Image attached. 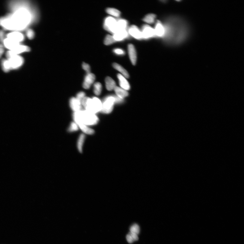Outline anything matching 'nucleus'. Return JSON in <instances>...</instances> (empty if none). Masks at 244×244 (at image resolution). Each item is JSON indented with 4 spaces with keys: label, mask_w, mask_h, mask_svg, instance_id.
I'll return each instance as SVG.
<instances>
[{
    "label": "nucleus",
    "mask_w": 244,
    "mask_h": 244,
    "mask_svg": "<svg viewBox=\"0 0 244 244\" xmlns=\"http://www.w3.org/2000/svg\"><path fill=\"white\" fill-rule=\"evenodd\" d=\"M29 8H22L14 13L0 18V26L8 30H22L26 28L33 19V14Z\"/></svg>",
    "instance_id": "nucleus-1"
},
{
    "label": "nucleus",
    "mask_w": 244,
    "mask_h": 244,
    "mask_svg": "<svg viewBox=\"0 0 244 244\" xmlns=\"http://www.w3.org/2000/svg\"><path fill=\"white\" fill-rule=\"evenodd\" d=\"M172 23V28H170V36L172 41L179 43L185 40L188 34V29L187 25L182 20L175 19Z\"/></svg>",
    "instance_id": "nucleus-2"
},
{
    "label": "nucleus",
    "mask_w": 244,
    "mask_h": 244,
    "mask_svg": "<svg viewBox=\"0 0 244 244\" xmlns=\"http://www.w3.org/2000/svg\"><path fill=\"white\" fill-rule=\"evenodd\" d=\"M73 118L77 125L83 124L87 126L94 125L98 123L99 121L95 114L86 110L74 112Z\"/></svg>",
    "instance_id": "nucleus-3"
},
{
    "label": "nucleus",
    "mask_w": 244,
    "mask_h": 244,
    "mask_svg": "<svg viewBox=\"0 0 244 244\" xmlns=\"http://www.w3.org/2000/svg\"><path fill=\"white\" fill-rule=\"evenodd\" d=\"M81 104L85 107L86 110L95 114L100 112L102 110V102L96 97L91 98L85 97L82 100Z\"/></svg>",
    "instance_id": "nucleus-4"
},
{
    "label": "nucleus",
    "mask_w": 244,
    "mask_h": 244,
    "mask_svg": "<svg viewBox=\"0 0 244 244\" xmlns=\"http://www.w3.org/2000/svg\"><path fill=\"white\" fill-rule=\"evenodd\" d=\"M6 55L11 70L19 68L24 62V59L22 57L14 54L11 51H8Z\"/></svg>",
    "instance_id": "nucleus-5"
},
{
    "label": "nucleus",
    "mask_w": 244,
    "mask_h": 244,
    "mask_svg": "<svg viewBox=\"0 0 244 244\" xmlns=\"http://www.w3.org/2000/svg\"><path fill=\"white\" fill-rule=\"evenodd\" d=\"M102 103V108L100 112L104 114H109L112 111L115 102L114 96L107 97Z\"/></svg>",
    "instance_id": "nucleus-6"
},
{
    "label": "nucleus",
    "mask_w": 244,
    "mask_h": 244,
    "mask_svg": "<svg viewBox=\"0 0 244 244\" xmlns=\"http://www.w3.org/2000/svg\"><path fill=\"white\" fill-rule=\"evenodd\" d=\"M104 27L105 30L114 34L117 31V20L113 17H108L104 20Z\"/></svg>",
    "instance_id": "nucleus-7"
},
{
    "label": "nucleus",
    "mask_w": 244,
    "mask_h": 244,
    "mask_svg": "<svg viewBox=\"0 0 244 244\" xmlns=\"http://www.w3.org/2000/svg\"><path fill=\"white\" fill-rule=\"evenodd\" d=\"M141 32L142 39H148L155 36L154 29L148 25L143 26Z\"/></svg>",
    "instance_id": "nucleus-8"
},
{
    "label": "nucleus",
    "mask_w": 244,
    "mask_h": 244,
    "mask_svg": "<svg viewBox=\"0 0 244 244\" xmlns=\"http://www.w3.org/2000/svg\"><path fill=\"white\" fill-rule=\"evenodd\" d=\"M95 79V76L93 74L90 73L87 74L84 79L83 87L84 89H89Z\"/></svg>",
    "instance_id": "nucleus-9"
},
{
    "label": "nucleus",
    "mask_w": 244,
    "mask_h": 244,
    "mask_svg": "<svg viewBox=\"0 0 244 244\" xmlns=\"http://www.w3.org/2000/svg\"><path fill=\"white\" fill-rule=\"evenodd\" d=\"M129 33L132 36L137 39H142L141 31H140L137 27L134 25L130 27L129 29Z\"/></svg>",
    "instance_id": "nucleus-10"
},
{
    "label": "nucleus",
    "mask_w": 244,
    "mask_h": 244,
    "mask_svg": "<svg viewBox=\"0 0 244 244\" xmlns=\"http://www.w3.org/2000/svg\"><path fill=\"white\" fill-rule=\"evenodd\" d=\"M128 53L130 60L132 64L135 65L137 61V54L135 48L132 44H130L128 46Z\"/></svg>",
    "instance_id": "nucleus-11"
},
{
    "label": "nucleus",
    "mask_w": 244,
    "mask_h": 244,
    "mask_svg": "<svg viewBox=\"0 0 244 244\" xmlns=\"http://www.w3.org/2000/svg\"><path fill=\"white\" fill-rule=\"evenodd\" d=\"M7 37V38L19 43L24 39V37L22 34L16 32L8 34Z\"/></svg>",
    "instance_id": "nucleus-12"
},
{
    "label": "nucleus",
    "mask_w": 244,
    "mask_h": 244,
    "mask_svg": "<svg viewBox=\"0 0 244 244\" xmlns=\"http://www.w3.org/2000/svg\"><path fill=\"white\" fill-rule=\"evenodd\" d=\"M128 36V33L126 30H119L114 34L113 37L116 41L123 40Z\"/></svg>",
    "instance_id": "nucleus-13"
},
{
    "label": "nucleus",
    "mask_w": 244,
    "mask_h": 244,
    "mask_svg": "<svg viewBox=\"0 0 244 244\" xmlns=\"http://www.w3.org/2000/svg\"><path fill=\"white\" fill-rule=\"evenodd\" d=\"M154 31L155 36L159 37L163 36L165 33V29L159 21H158L156 25Z\"/></svg>",
    "instance_id": "nucleus-14"
},
{
    "label": "nucleus",
    "mask_w": 244,
    "mask_h": 244,
    "mask_svg": "<svg viewBox=\"0 0 244 244\" xmlns=\"http://www.w3.org/2000/svg\"><path fill=\"white\" fill-rule=\"evenodd\" d=\"M70 106L74 112L81 110V104L79 101L75 97H72L70 100Z\"/></svg>",
    "instance_id": "nucleus-15"
},
{
    "label": "nucleus",
    "mask_w": 244,
    "mask_h": 244,
    "mask_svg": "<svg viewBox=\"0 0 244 244\" xmlns=\"http://www.w3.org/2000/svg\"><path fill=\"white\" fill-rule=\"evenodd\" d=\"M117 77L119 80L120 85L121 88L126 91L129 90L130 88V85L125 77L121 74H118Z\"/></svg>",
    "instance_id": "nucleus-16"
},
{
    "label": "nucleus",
    "mask_w": 244,
    "mask_h": 244,
    "mask_svg": "<svg viewBox=\"0 0 244 244\" xmlns=\"http://www.w3.org/2000/svg\"><path fill=\"white\" fill-rule=\"evenodd\" d=\"M30 48L27 46L19 45L11 50H10L14 54L18 55L24 52L30 51Z\"/></svg>",
    "instance_id": "nucleus-17"
},
{
    "label": "nucleus",
    "mask_w": 244,
    "mask_h": 244,
    "mask_svg": "<svg viewBox=\"0 0 244 244\" xmlns=\"http://www.w3.org/2000/svg\"><path fill=\"white\" fill-rule=\"evenodd\" d=\"M3 43L5 47L10 50H12L16 46L20 45V43L13 41L7 38L4 39Z\"/></svg>",
    "instance_id": "nucleus-18"
},
{
    "label": "nucleus",
    "mask_w": 244,
    "mask_h": 244,
    "mask_svg": "<svg viewBox=\"0 0 244 244\" xmlns=\"http://www.w3.org/2000/svg\"><path fill=\"white\" fill-rule=\"evenodd\" d=\"M117 96L121 99L126 97L129 95L128 92L121 88L116 87L114 89Z\"/></svg>",
    "instance_id": "nucleus-19"
},
{
    "label": "nucleus",
    "mask_w": 244,
    "mask_h": 244,
    "mask_svg": "<svg viewBox=\"0 0 244 244\" xmlns=\"http://www.w3.org/2000/svg\"><path fill=\"white\" fill-rule=\"evenodd\" d=\"M105 83L107 89L109 91H112L114 90L115 87H116L115 81L110 77H108L106 78L105 80Z\"/></svg>",
    "instance_id": "nucleus-20"
},
{
    "label": "nucleus",
    "mask_w": 244,
    "mask_h": 244,
    "mask_svg": "<svg viewBox=\"0 0 244 244\" xmlns=\"http://www.w3.org/2000/svg\"><path fill=\"white\" fill-rule=\"evenodd\" d=\"M113 66L114 68L121 73L122 74H123L122 75L124 77L126 78H128L129 77V75L128 72L121 65L117 64V63H114L113 64Z\"/></svg>",
    "instance_id": "nucleus-21"
},
{
    "label": "nucleus",
    "mask_w": 244,
    "mask_h": 244,
    "mask_svg": "<svg viewBox=\"0 0 244 244\" xmlns=\"http://www.w3.org/2000/svg\"><path fill=\"white\" fill-rule=\"evenodd\" d=\"M86 136L85 135L82 134L80 135L77 140V148L78 150L80 153L83 152V147L85 142Z\"/></svg>",
    "instance_id": "nucleus-22"
},
{
    "label": "nucleus",
    "mask_w": 244,
    "mask_h": 244,
    "mask_svg": "<svg viewBox=\"0 0 244 244\" xmlns=\"http://www.w3.org/2000/svg\"><path fill=\"white\" fill-rule=\"evenodd\" d=\"M128 23L127 20L124 19H119L117 20V31L126 30L128 26Z\"/></svg>",
    "instance_id": "nucleus-23"
},
{
    "label": "nucleus",
    "mask_w": 244,
    "mask_h": 244,
    "mask_svg": "<svg viewBox=\"0 0 244 244\" xmlns=\"http://www.w3.org/2000/svg\"><path fill=\"white\" fill-rule=\"evenodd\" d=\"M80 129L84 133L88 135H93L94 133V131L93 129L88 127L87 126L83 124L78 125Z\"/></svg>",
    "instance_id": "nucleus-24"
},
{
    "label": "nucleus",
    "mask_w": 244,
    "mask_h": 244,
    "mask_svg": "<svg viewBox=\"0 0 244 244\" xmlns=\"http://www.w3.org/2000/svg\"><path fill=\"white\" fill-rule=\"evenodd\" d=\"M126 239L128 243H132L134 241H137L138 237L137 234L130 232L126 236Z\"/></svg>",
    "instance_id": "nucleus-25"
},
{
    "label": "nucleus",
    "mask_w": 244,
    "mask_h": 244,
    "mask_svg": "<svg viewBox=\"0 0 244 244\" xmlns=\"http://www.w3.org/2000/svg\"><path fill=\"white\" fill-rule=\"evenodd\" d=\"M156 17V16L154 14H148L145 16V17L143 18V20L148 24H152L154 22Z\"/></svg>",
    "instance_id": "nucleus-26"
},
{
    "label": "nucleus",
    "mask_w": 244,
    "mask_h": 244,
    "mask_svg": "<svg viewBox=\"0 0 244 244\" xmlns=\"http://www.w3.org/2000/svg\"><path fill=\"white\" fill-rule=\"evenodd\" d=\"M106 12L111 15L118 17L121 15V13L118 10L113 8H108L106 9Z\"/></svg>",
    "instance_id": "nucleus-27"
},
{
    "label": "nucleus",
    "mask_w": 244,
    "mask_h": 244,
    "mask_svg": "<svg viewBox=\"0 0 244 244\" xmlns=\"http://www.w3.org/2000/svg\"><path fill=\"white\" fill-rule=\"evenodd\" d=\"M102 89V84L100 83H96L94 85V92L96 95H99L101 93Z\"/></svg>",
    "instance_id": "nucleus-28"
},
{
    "label": "nucleus",
    "mask_w": 244,
    "mask_h": 244,
    "mask_svg": "<svg viewBox=\"0 0 244 244\" xmlns=\"http://www.w3.org/2000/svg\"><path fill=\"white\" fill-rule=\"evenodd\" d=\"M2 68L5 72H8L11 70L9 62L7 60H3L1 62Z\"/></svg>",
    "instance_id": "nucleus-29"
},
{
    "label": "nucleus",
    "mask_w": 244,
    "mask_h": 244,
    "mask_svg": "<svg viewBox=\"0 0 244 244\" xmlns=\"http://www.w3.org/2000/svg\"><path fill=\"white\" fill-rule=\"evenodd\" d=\"M115 42L116 41L114 38L113 36L108 35L105 38L104 40V44L106 45H109L115 43Z\"/></svg>",
    "instance_id": "nucleus-30"
},
{
    "label": "nucleus",
    "mask_w": 244,
    "mask_h": 244,
    "mask_svg": "<svg viewBox=\"0 0 244 244\" xmlns=\"http://www.w3.org/2000/svg\"><path fill=\"white\" fill-rule=\"evenodd\" d=\"M130 232L134 233L137 235L140 232V228L139 226L136 224H134L132 225L130 228Z\"/></svg>",
    "instance_id": "nucleus-31"
},
{
    "label": "nucleus",
    "mask_w": 244,
    "mask_h": 244,
    "mask_svg": "<svg viewBox=\"0 0 244 244\" xmlns=\"http://www.w3.org/2000/svg\"><path fill=\"white\" fill-rule=\"evenodd\" d=\"M79 126L75 122H72L71 123L70 127L68 129V131L70 132H74L78 131Z\"/></svg>",
    "instance_id": "nucleus-32"
},
{
    "label": "nucleus",
    "mask_w": 244,
    "mask_h": 244,
    "mask_svg": "<svg viewBox=\"0 0 244 244\" xmlns=\"http://www.w3.org/2000/svg\"><path fill=\"white\" fill-rule=\"evenodd\" d=\"M85 93L83 92H79L77 95L76 98L77 100L81 103L82 100L85 97Z\"/></svg>",
    "instance_id": "nucleus-33"
},
{
    "label": "nucleus",
    "mask_w": 244,
    "mask_h": 244,
    "mask_svg": "<svg viewBox=\"0 0 244 244\" xmlns=\"http://www.w3.org/2000/svg\"><path fill=\"white\" fill-rule=\"evenodd\" d=\"M26 34L28 38L30 39H33L35 35L34 32L31 29H29L28 30H27Z\"/></svg>",
    "instance_id": "nucleus-34"
},
{
    "label": "nucleus",
    "mask_w": 244,
    "mask_h": 244,
    "mask_svg": "<svg viewBox=\"0 0 244 244\" xmlns=\"http://www.w3.org/2000/svg\"><path fill=\"white\" fill-rule=\"evenodd\" d=\"M82 67H83L84 70L87 73V74L90 73V67L89 65L84 62L82 65Z\"/></svg>",
    "instance_id": "nucleus-35"
},
{
    "label": "nucleus",
    "mask_w": 244,
    "mask_h": 244,
    "mask_svg": "<svg viewBox=\"0 0 244 244\" xmlns=\"http://www.w3.org/2000/svg\"><path fill=\"white\" fill-rule=\"evenodd\" d=\"M113 52L116 54L119 55H122L125 54V51L123 49H118V48L114 50Z\"/></svg>",
    "instance_id": "nucleus-36"
},
{
    "label": "nucleus",
    "mask_w": 244,
    "mask_h": 244,
    "mask_svg": "<svg viewBox=\"0 0 244 244\" xmlns=\"http://www.w3.org/2000/svg\"><path fill=\"white\" fill-rule=\"evenodd\" d=\"M4 52V46L0 44V58L1 57L2 55L3 54Z\"/></svg>",
    "instance_id": "nucleus-37"
},
{
    "label": "nucleus",
    "mask_w": 244,
    "mask_h": 244,
    "mask_svg": "<svg viewBox=\"0 0 244 244\" xmlns=\"http://www.w3.org/2000/svg\"><path fill=\"white\" fill-rule=\"evenodd\" d=\"M4 36V33L3 32L0 30V41L3 42Z\"/></svg>",
    "instance_id": "nucleus-38"
}]
</instances>
